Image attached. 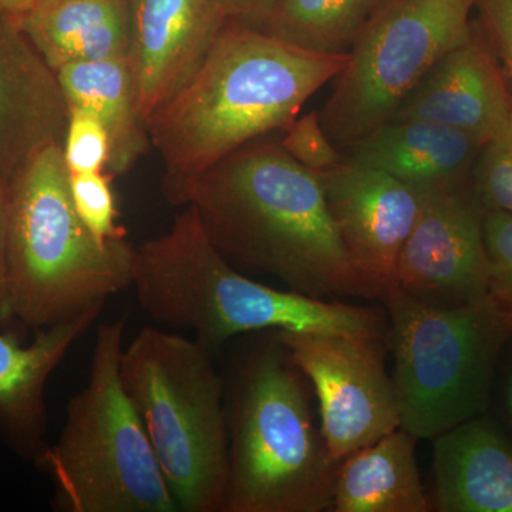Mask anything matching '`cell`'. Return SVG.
<instances>
[{
  "mask_svg": "<svg viewBox=\"0 0 512 512\" xmlns=\"http://www.w3.org/2000/svg\"><path fill=\"white\" fill-rule=\"evenodd\" d=\"M282 0H215L227 20L262 30Z\"/></svg>",
  "mask_w": 512,
  "mask_h": 512,
  "instance_id": "cell-29",
  "label": "cell"
},
{
  "mask_svg": "<svg viewBox=\"0 0 512 512\" xmlns=\"http://www.w3.org/2000/svg\"><path fill=\"white\" fill-rule=\"evenodd\" d=\"M175 205H191L232 265L275 276L316 299L372 292L350 261L318 174L286 151L281 136L249 141L198 175Z\"/></svg>",
  "mask_w": 512,
  "mask_h": 512,
  "instance_id": "cell-1",
  "label": "cell"
},
{
  "mask_svg": "<svg viewBox=\"0 0 512 512\" xmlns=\"http://www.w3.org/2000/svg\"><path fill=\"white\" fill-rule=\"evenodd\" d=\"M222 377L228 426L224 512H323L340 463L313 420L312 387L276 330L232 340Z\"/></svg>",
  "mask_w": 512,
  "mask_h": 512,
  "instance_id": "cell-3",
  "label": "cell"
},
{
  "mask_svg": "<svg viewBox=\"0 0 512 512\" xmlns=\"http://www.w3.org/2000/svg\"><path fill=\"white\" fill-rule=\"evenodd\" d=\"M19 26L55 72L66 64L131 60L134 0H35Z\"/></svg>",
  "mask_w": 512,
  "mask_h": 512,
  "instance_id": "cell-19",
  "label": "cell"
},
{
  "mask_svg": "<svg viewBox=\"0 0 512 512\" xmlns=\"http://www.w3.org/2000/svg\"><path fill=\"white\" fill-rule=\"evenodd\" d=\"M512 109L508 86L493 43L473 26L466 42L448 52L403 101L392 120H427L457 128L487 143Z\"/></svg>",
  "mask_w": 512,
  "mask_h": 512,
  "instance_id": "cell-13",
  "label": "cell"
},
{
  "mask_svg": "<svg viewBox=\"0 0 512 512\" xmlns=\"http://www.w3.org/2000/svg\"><path fill=\"white\" fill-rule=\"evenodd\" d=\"M349 55H323L227 20L194 76L148 120L171 204L198 175L249 141L284 131L335 80Z\"/></svg>",
  "mask_w": 512,
  "mask_h": 512,
  "instance_id": "cell-2",
  "label": "cell"
},
{
  "mask_svg": "<svg viewBox=\"0 0 512 512\" xmlns=\"http://www.w3.org/2000/svg\"><path fill=\"white\" fill-rule=\"evenodd\" d=\"M133 286L151 319L194 335L215 356L262 330L386 338L384 308L316 299L241 274L215 248L191 205L173 227L136 252Z\"/></svg>",
  "mask_w": 512,
  "mask_h": 512,
  "instance_id": "cell-4",
  "label": "cell"
},
{
  "mask_svg": "<svg viewBox=\"0 0 512 512\" xmlns=\"http://www.w3.org/2000/svg\"><path fill=\"white\" fill-rule=\"evenodd\" d=\"M483 28L512 83V0H478Z\"/></svg>",
  "mask_w": 512,
  "mask_h": 512,
  "instance_id": "cell-28",
  "label": "cell"
},
{
  "mask_svg": "<svg viewBox=\"0 0 512 512\" xmlns=\"http://www.w3.org/2000/svg\"><path fill=\"white\" fill-rule=\"evenodd\" d=\"M103 308L99 303L39 330L28 346L15 333L0 329V434L20 456L39 461L45 453L47 380Z\"/></svg>",
  "mask_w": 512,
  "mask_h": 512,
  "instance_id": "cell-16",
  "label": "cell"
},
{
  "mask_svg": "<svg viewBox=\"0 0 512 512\" xmlns=\"http://www.w3.org/2000/svg\"><path fill=\"white\" fill-rule=\"evenodd\" d=\"M386 0H282L262 32L323 55H349Z\"/></svg>",
  "mask_w": 512,
  "mask_h": 512,
  "instance_id": "cell-22",
  "label": "cell"
},
{
  "mask_svg": "<svg viewBox=\"0 0 512 512\" xmlns=\"http://www.w3.org/2000/svg\"><path fill=\"white\" fill-rule=\"evenodd\" d=\"M35 0H0V10L18 23L32 9Z\"/></svg>",
  "mask_w": 512,
  "mask_h": 512,
  "instance_id": "cell-31",
  "label": "cell"
},
{
  "mask_svg": "<svg viewBox=\"0 0 512 512\" xmlns=\"http://www.w3.org/2000/svg\"><path fill=\"white\" fill-rule=\"evenodd\" d=\"M318 177L350 261L373 299H379L396 285L400 254L419 217L423 194L348 158Z\"/></svg>",
  "mask_w": 512,
  "mask_h": 512,
  "instance_id": "cell-12",
  "label": "cell"
},
{
  "mask_svg": "<svg viewBox=\"0 0 512 512\" xmlns=\"http://www.w3.org/2000/svg\"><path fill=\"white\" fill-rule=\"evenodd\" d=\"M70 194L80 220L97 238H126V229L117 224L116 197H114V175L101 173L69 174Z\"/></svg>",
  "mask_w": 512,
  "mask_h": 512,
  "instance_id": "cell-24",
  "label": "cell"
},
{
  "mask_svg": "<svg viewBox=\"0 0 512 512\" xmlns=\"http://www.w3.org/2000/svg\"><path fill=\"white\" fill-rule=\"evenodd\" d=\"M9 183L12 319L39 332L133 286L137 249L126 238H97L80 220L63 146L42 148Z\"/></svg>",
  "mask_w": 512,
  "mask_h": 512,
  "instance_id": "cell-5",
  "label": "cell"
},
{
  "mask_svg": "<svg viewBox=\"0 0 512 512\" xmlns=\"http://www.w3.org/2000/svg\"><path fill=\"white\" fill-rule=\"evenodd\" d=\"M433 441L437 512H512V441L487 413Z\"/></svg>",
  "mask_w": 512,
  "mask_h": 512,
  "instance_id": "cell-17",
  "label": "cell"
},
{
  "mask_svg": "<svg viewBox=\"0 0 512 512\" xmlns=\"http://www.w3.org/2000/svg\"><path fill=\"white\" fill-rule=\"evenodd\" d=\"M67 120L55 70L0 10V173L10 181L42 148L63 146Z\"/></svg>",
  "mask_w": 512,
  "mask_h": 512,
  "instance_id": "cell-14",
  "label": "cell"
},
{
  "mask_svg": "<svg viewBox=\"0 0 512 512\" xmlns=\"http://www.w3.org/2000/svg\"><path fill=\"white\" fill-rule=\"evenodd\" d=\"M126 319L96 333L89 380L67 404L55 446L37 463L56 487L66 512H177L143 421L120 376Z\"/></svg>",
  "mask_w": 512,
  "mask_h": 512,
  "instance_id": "cell-8",
  "label": "cell"
},
{
  "mask_svg": "<svg viewBox=\"0 0 512 512\" xmlns=\"http://www.w3.org/2000/svg\"><path fill=\"white\" fill-rule=\"evenodd\" d=\"M120 376L178 511L224 512V377L197 339L147 326L124 346Z\"/></svg>",
  "mask_w": 512,
  "mask_h": 512,
  "instance_id": "cell-6",
  "label": "cell"
},
{
  "mask_svg": "<svg viewBox=\"0 0 512 512\" xmlns=\"http://www.w3.org/2000/svg\"><path fill=\"white\" fill-rule=\"evenodd\" d=\"M225 22L215 0H134L131 63L147 126L197 72Z\"/></svg>",
  "mask_w": 512,
  "mask_h": 512,
  "instance_id": "cell-15",
  "label": "cell"
},
{
  "mask_svg": "<svg viewBox=\"0 0 512 512\" xmlns=\"http://www.w3.org/2000/svg\"><path fill=\"white\" fill-rule=\"evenodd\" d=\"M416 437L394 430L346 457L333 485L332 512H430Z\"/></svg>",
  "mask_w": 512,
  "mask_h": 512,
  "instance_id": "cell-21",
  "label": "cell"
},
{
  "mask_svg": "<svg viewBox=\"0 0 512 512\" xmlns=\"http://www.w3.org/2000/svg\"><path fill=\"white\" fill-rule=\"evenodd\" d=\"M67 106L92 113L110 138L107 170L127 174L151 147L131 60L66 64L56 70Z\"/></svg>",
  "mask_w": 512,
  "mask_h": 512,
  "instance_id": "cell-20",
  "label": "cell"
},
{
  "mask_svg": "<svg viewBox=\"0 0 512 512\" xmlns=\"http://www.w3.org/2000/svg\"><path fill=\"white\" fill-rule=\"evenodd\" d=\"M10 183L0 173V329L8 325L12 316L9 311L8 284H6V239H8Z\"/></svg>",
  "mask_w": 512,
  "mask_h": 512,
  "instance_id": "cell-30",
  "label": "cell"
},
{
  "mask_svg": "<svg viewBox=\"0 0 512 512\" xmlns=\"http://www.w3.org/2000/svg\"><path fill=\"white\" fill-rule=\"evenodd\" d=\"M281 141L289 154L303 167L318 174L346 160L345 153L329 140L320 124L318 111L295 119L281 131Z\"/></svg>",
  "mask_w": 512,
  "mask_h": 512,
  "instance_id": "cell-27",
  "label": "cell"
},
{
  "mask_svg": "<svg viewBox=\"0 0 512 512\" xmlns=\"http://www.w3.org/2000/svg\"><path fill=\"white\" fill-rule=\"evenodd\" d=\"M483 228L490 296L512 313V214L485 210Z\"/></svg>",
  "mask_w": 512,
  "mask_h": 512,
  "instance_id": "cell-26",
  "label": "cell"
},
{
  "mask_svg": "<svg viewBox=\"0 0 512 512\" xmlns=\"http://www.w3.org/2000/svg\"><path fill=\"white\" fill-rule=\"evenodd\" d=\"M484 144L427 120H390L343 150L353 163L392 175L423 192L471 183Z\"/></svg>",
  "mask_w": 512,
  "mask_h": 512,
  "instance_id": "cell-18",
  "label": "cell"
},
{
  "mask_svg": "<svg viewBox=\"0 0 512 512\" xmlns=\"http://www.w3.org/2000/svg\"><path fill=\"white\" fill-rule=\"evenodd\" d=\"M503 403L505 419L512 431V353L508 360L507 372H505Z\"/></svg>",
  "mask_w": 512,
  "mask_h": 512,
  "instance_id": "cell-32",
  "label": "cell"
},
{
  "mask_svg": "<svg viewBox=\"0 0 512 512\" xmlns=\"http://www.w3.org/2000/svg\"><path fill=\"white\" fill-rule=\"evenodd\" d=\"M471 181L485 210L512 214V109L507 123L484 144Z\"/></svg>",
  "mask_w": 512,
  "mask_h": 512,
  "instance_id": "cell-23",
  "label": "cell"
},
{
  "mask_svg": "<svg viewBox=\"0 0 512 512\" xmlns=\"http://www.w3.org/2000/svg\"><path fill=\"white\" fill-rule=\"evenodd\" d=\"M478 0H386L349 53L319 121L340 150L393 119L426 74L473 32Z\"/></svg>",
  "mask_w": 512,
  "mask_h": 512,
  "instance_id": "cell-9",
  "label": "cell"
},
{
  "mask_svg": "<svg viewBox=\"0 0 512 512\" xmlns=\"http://www.w3.org/2000/svg\"><path fill=\"white\" fill-rule=\"evenodd\" d=\"M402 429L431 440L487 413L495 370L512 340V313L491 298L430 305L396 285L380 296Z\"/></svg>",
  "mask_w": 512,
  "mask_h": 512,
  "instance_id": "cell-7",
  "label": "cell"
},
{
  "mask_svg": "<svg viewBox=\"0 0 512 512\" xmlns=\"http://www.w3.org/2000/svg\"><path fill=\"white\" fill-rule=\"evenodd\" d=\"M110 138L96 116L69 107L63 158L69 174L101 173L110 161Z\"/></svg>",
  "mask_w": 512,
  "mask_h": 512,
  "instance_id": "cell-25",
  "label": "cell"
},
{
  "mask_svg": "<svg viewBox=\"0 0 512 512\" xmlns=\"http://www.w3.org/2000/svg\"><path fill=\"white\" fill-rule=\"evenodd\" d=\"M484 215L473 181L423 192L419 217L397 265V288L430 305L456 306L487 298Z\"/></svg>",
  "mask_w": 512,
  "mask_h": 512,
  "instance_id": "cell-11",
  "label": "cell"
},
{
  "mask_svg": "<svg viewBox=\"0 0 512 512\" xmlns=\"http://www.w3.org/2000/svg\"><path fill=\"white\" fill-rule=\"evenodd\" d=\"M319 402L320 433L336 463L402 426L386 370V338L276 330Z\"/></svg>",
  "mask_w": 512,
  "mask_h": 512,
  "instance_id": "cell-10",
  "label": "cell"
}]
</instances>
